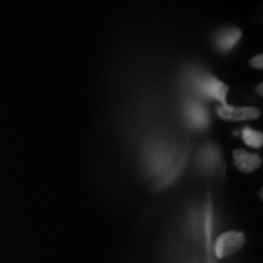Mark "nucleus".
Here are the masks:
<instances>
[{
  "mask_svg": "<svg viewBox=\"0 0 263 263\" xmlns=\"http://www.w3.org/2000/svg\"><path fill=\"white\" fill-rule=\"evenodd\" d=\"M196 90L203 97L213 99L221 105H227V95H228V85L223 83L211 74L196 76L194 80Z\"/></svg>",
  "mask_w": 263,
  "mask_h": 263,
  "instance_id": "obj_1",
  "label": "nucleus"
},
{
  "mask_svg": "<svg viewBox=\"0 0 263 263\" xmlns=\"http://www.w3.org/2000/svg\"><path fill=\"white\" fill-rule=\"evenodd\" d=\"M245 241L244 233L236 230L226 232L217 238L213 246V252L217 258H226L238 252L245 245Z\"/></svg>",
  "mask_w": 263,
  "mask_h": 263,
  "instance_id": "obj_2",
  "label": "nucleus"
},
{
  "mask_svg": "<svg viewBox=\"0 0 263 263\" xmlns=\"http://www.w3.org/2000/svg\"><path fill=\"white\" fill-rule=\"evenodd\" d=\"M217 115L226 121H250L258 118L261 111L256 107H234L227 104L217 107Z\"/></svg>",
  "mask_w": 263,
  "mask_h": 263,
  "instance_id": "obj_3",
  "label": "nucleus"
},
{
  "mask_svg": "<svg viewBox=\"0 0 263 263\" xmlns=\"http://www.w3.org/2000/svg\"><path fill=\"white\" fill-rule=\"evenodd\" d=\"M184 115L189 126L194 129H203L209 126L210 116L209 112L201 104L199 103H186L184 106Z\"/></svg>",
  "mask_w": 263,
  "mask_h": 263,
  "instance_id": "obj_4",
  "label": "nucleus"
},
{
  "mask_svg": "<svg viewBox=\"0 0 263 263\" xmlns=\"http://www.w3.org/2000/svg\"><path fill=\"white\" fill-rule=\"evenodd\" d=\"M235 167L242 173H252L258 170L262 164V159L257 154L249 153L242 149H236L233 153Z\"/></svg>",
  "mask_w": 263,
  "mask_h": 263,
  "instance_id": "obj_5",
  "label": "nucleus"
},
{
  "mask_svg": "<svg viewBox=\"0 0 263 263\" xmlns=\"http://www.w3.org/2000/svg\"><path fill=\"white\" fill-rule=\"evenodd\" d=\"M241 39V31L236 27H227L219 31L215 37V45L217 50L222 54H227L236 47Z\"/></svg>",
  "mask_w": 263,
  "mask_h": 263,
  "instance_id": "obj_6",
  "label": "nucleus"
},
{
  "mask_svg": "<svg viewBox=\"0 0 263 263\" xmlns=\"http://www.w3.org/2000/svg\"><path fill=\"white\" fill-rule=\"evenodd\" d=\"M221 163V153L218 147L213 144H207L202 146V149L199 153V164L202 170L212 171L218 167Z\"/></svg>",
  "mask_w": 263,
  "mask_h": 263,
  "instance_id": "obj_7",
  "label": "nucleus"
},
{
  "mask_svg": "<svg viewBox=\"0 0 263 263\" xmlns=\"http://www.w3.org/2000/svg\"><path fill=\"white\" fill-rule=\"evenodd\" d=\"M241 138L244 143L250 147L259 149L263 144V136L261 132L252 129L250 127H244L241 129Z\"/></svg>",
  "mask_w": 263,
  "mask_h": 263,
  "instance_id": "obj_8",
  "label": "nucleus"
},
{
  "mask_svg": "<svg viewBox=\"0 0 263 263\" xmlns=\"http://www.w3.org/2000/svg\"><path fill=\"white\" fill-rule=\"evenodd\" d=\"M262 60H263L262 55H257V57H255L251 61H250V65H251V67L257 68V70H262V67H263Z\"/></svg>",
  "mask_w": 263,
  "mask_h": 263,
  "instance_id": "obj_9",
  "label": "nucleus"
},
{
  "mask_svg": "<svg viewBox=\"0 0 263 263\" xmlns=\"http://www.w3.org/2000/svg\"><path fill=\"white\" fill-rule=\"evenodd\" d=\"M256 91H257L259 97H262V84H258V87L256 88Z\"/></svg>",
  "mask_w": 263,
  "mask_h": 263,
  "instance_id": "obj_10",
  "label": "nucleus"
},
{
  "mask_svg": "<svg viewBox=\"0 0 263 263\" xmlns=\"http://www.w3.org/2000/svg\"><path fill=\"white\" fill-rule=\"evenodd\" d=\"M212 252V251H211ZM211 252H210V263H212L213 261H212V259H211Z\"/></svg>",
  "mask_w": 263,
  "mask_h": 263,
  "instance_id": "obj_11",
  "label": "nucleus"
}]
</instances>
